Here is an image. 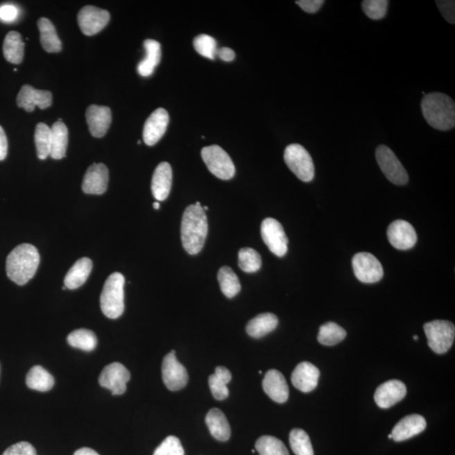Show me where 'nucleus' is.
Listing matches in <instances>:
<instances>
[{"label": "nucleus", "instance_id": "obj_1", "mask_svg": "<svg viewBox=\"0 0 455 455\" xmlns=\"http://www.w3.org/2000/svg\"><path fill=\"white\" fill-rule=\"evenodd\" d=\"M209 232L205 211L199 202L188 206L182 216V241L184 249L190 255H197L203 248Z\"/></svg>", "mask_w": 455, "mask_h": 455}, {"label": "nucleus", "instance_id": "obj_2", "mask_svg": "<svg viewBox=\"0 0 455 455\" xmlns=\"http://www.w3.org/2000/svg\"><path fill=\"white\" fill-rule=\"evenodd\" d=\"M40 255L33 245H19L9 254L6 260L8 277L18 285H25L36 274Z\"/></svg>", "mask_w": 455, "mask_h": 455}, {"label": "nucleus", "instance_id": "obj_3", "mask_svg": "<svg viewBox=\"0 0 455 455\" xmlns=\"http://www.w3.org/2000/svg\"><path fill=\"white\" fill-rule=\"evenodd\" d=\"M422 112L427 123L439 131L455 126V104L452 98L439 92L427 94L422 101Z\"/></svg>", "mask_w": 455, "mask_h": 455}, {"label": "nucleus", "instance_id": "obj_4", "mask_svg": "<svg viewBox=\"0 0 455 455\" xmlns=\"http://www.w3.org/2000/svg\"><path fill=\"white\" fill-rule=\"evenodd\" d=\"M124 284L125 277L120 273L111 274L105 282L101 294V309L110 319H117L124 312Z\"/></svg>", "mask_w": 455, "mask_h": 455}, {"label": "nucleus", "instance_id": "obj_5", "mask_svg": "<svg viewBox=\"0 0 455 455\" xmlns=\"http://www.w3.org/2000/svg\"><path fill=\"white\" fill-rule=\"evenodd\" d=\"M284 162L302 182H309L315 178V164L309 153L302 145H289L285 148Z\"/></svg>", "mask_w": 455, "mask_h": 455}, {"label": "nucleus", "instance_id": "obj_6", "mask_svg": "<svg viewBox=\"0 0 455 455\" xmlns=\"http://www.w3.org/2000/svg\"><path fill=\"white\" fill-rule=\"evenodd\" d=\"M429 346L438 354L448 352L454 343V325L448 320H433L424 325Z\"/></svg>", "mask_w": 455, "mask_h": 455}, {"label": "nucleus", "instance_id": "obj_7", "mask_svg": "<svg viewBox=\"0 0 455 455\" xmlns=\"http://www.w3.org/2000/svg\"><path fill=\"white\" fill-rule=\"evenodd\" d=\"M202 157L207 169L216 178L225 180L234 178L235 167L232 160L218 145L203 148Z\"/></svg>", "mask_w": 455, "mask_h": 455}, {"label": "nucleus", "instance_id": "obj_8", "mask_svg": "<svg viewBox=\"0 0 455 455\" xmlns=\"http://www.w3.org/2000/svg\"><path fill=\"white\" fill-rule=\"evenodd\" d=\"M375 155L384 175L390 182L397 186L406 185L409 180V176L406 169L389 147L380 145L376 150Z\"/></svg>", "mask_w": 455, "mask_h": 455}, {"label": "nucleus", "instance_id": "obj_9", "mask_svg": "<svg viewBox=\"0 0 455 455\" xmlns=\"http://www.w3.org/2000/svg\"><path fill=\"white\" fill-rule=\"evenodd\" d=\"M261 237L271 252L278 257L288 252L289 239L284 227L276 219L265 218L261 226Z\"/></svg>", "mask_w": 455, "mask_h": 455}, {"label": "nucleus", "instance_id": "obj_10", "mask_svg": "<svg viewBox=\"0 0 455 455\" xmlns=\"http://www.w3.org/2000/svg\"><path fill=\"white\" fill-rule=\"evenodd\" d=\"M352 264L355 276L360 282L375 284L382 280L383 266L374 255L368 252L356 254Z\"/></svg>", "mask_w": 455, "mask_h": 455}, {"label": "nucleus", "instance_id": "obj_11", "mask_svg": "<svg viewBox=\"0 0 455 455\" xmlns=\"http://www.w3.org/2000/svg\"><path fill=\"white\" fill-rule=\"evenodd\" d=\"M130 378V372L126 367L120 363H112L105 366L101 372L99 384L101 386L111 390L113 395H121L126 392L127 383Z\"/></svg>", "mask_w": 455, "mask_h": 455}, {"label": "nucleus", "instance_id": "obj_12", "mask_svg": "<svg viewBox=\"0 0 455 455\" xmlns=\"http://www.w3.org/2000/svg\"><path fill=\"white\" fill-rule=\"evenodd\" d=\"M162 379L169 390L178 391L183 389L188 382L186 368L179 362L175 350L164 357L162 363Z\"/></svg>", "mask_w": 455, "mask_h": 455}, {"label": "nucleus", "instance_id": "obj_13", "mask_svg": "<svg viewBox=\"0 0 455 455\" xmlns=\"http://www.w3.org/2000/svg\"><path fill=\"white\" fill-rule=\"evenodd\" d=\"M111 15L108 10L95 6H85L78 14L80 28L86 36H94L108 26Z\"/></svg>", "mask_w": 455, "mask_h": 455}, {"label": "nucleus", "instance_id": "obj_14", "mask_svg": "<svg viewBox=\"0 0 455 455\" xmlns=\"http://www.w3.org/2000/svg\"><path fill=\"white\" fill-rule=\"evenodd\" d=\"M387 237L392 246L402 250L413 248L418 241L417 232L413 226L402 219L390 223L388 227Z\"/></svg>", "mask_w": 455, "mask_h": 455}, {"label": "nucleus", "instance_id": "obj_15", "mask_svg": "<svg viewBox=\"0 0 455 455\" xmlns=\"http://www.w3.org/2000/svg\"><path fill=\"white\" fill-rule=\"evenodd\" d=\"M17 105L33 112L35 108L46 109L51 107L53 102L52 93L49 90L37 89L29 85H23L17 96Z\"/></svg>", "mask_w": 455, "mask_h": 455}, {"label": "nucleus", "instance_id": "obj_16", "mask_svg": "<svg viewBox=\"0 0 455 455\" xmlns=\"http://www.w3.org/2000/svg\"><path fill=\"white\" fill-rule=\"evenodd\" d=\"M109 171L104 164H93L88 168L82 183L86 194L102 195L108 190Z\"/></svg>", "mask_w": 455, "mask_h": 455}, {"label": "nucleus", "instance_id": "obj_17", "mask_svg": "<svg viewBox=\"0 0 455 455\" xmlns=\"http://www.w3.org/2000/svg\"><path fill=\"white\" fill-rule=\"evenodd\" d=\"M169 114L166 110L159 108L151 114L144 124V141L148 146H153L162 138L169 124Z\"/></svg>", "mask_w": 455, "mask_h": 455}, {"label": "nucleus", "instance_id": "obj_18", "mask_svg": "<svg viewBox=\"0 0 455 455\" xmlns=\"http://www.w3.org/2000/svg\"><path fill=\"white\" fill-rule=\"evenodd\" d=\"M86 121H87L90 135L95 138H102L108 131L112 123V111L108 107L92 105L86 110Z\"/></svg>", "mask_w": 455, "mask_h": 455}, {"label": "nucleus", "instance_id": "obj_19", "mask_svg": "<svg viewBox=\"0 0 455 455\" xmlns=\"http://www.w3.org/2000/svg\"><path fill=\"white\" fill-rule=\"evenodd\" d=\"M405 384L397 379L389 380L377 388L375 401L378 406L387 409L402 401L406 395Z\"/></svg>", "mask_w": 455, "mask_h": 455}, {"label": "nucleus", "instance_id": "obj_20", "mask_svg": "<svg viewBox=\"0 0 455 455\" xmlns=\"http://www.w3.org/2000/svg\"><path fill=\"white\" fill-rule=\"evenodd\" d=\"M262 387H264L265 393L273 402L285 403L288 401L289 386L281 372L277 370H270L266 372L264 381H262Z\"/></svg>", "mask_w": 455, "mask_h": 455}, {"label": "nucleus", "instance_id": "obj_21", "mask_svg": "<svg viewBox=\"0 0 455 455\" xmlns=\"http://www.w3.org/2000/svg\"><path fill=\"white\" fill-rule=\"evenodd\" d=\"M319 368L309 362L300 363L292 374V383L298 390L308 393L315 390L320 378Z\"/></svg>", "mask_w": 455, "mask_h": 455}, {"label": "nucleus", "instance_id": "obj_22", "mask_svg": "<svg viewBox=\"0 0 455 455\" xmlns=\"http://www.w3.org/2000/svg\"><path fill=\"white\" fill-rule=\"evenodd\" d=\"M427 422L421 415L413 414L402 418L392 430V438L395 442H402L422 433L426 429Z\"/></svg>", "mask_w": 455, "mask_h": 455}, {"label": "nucleus", "instance_id": "obj_23", "mask_svg": "<svg viewBox=\"0 0 455 455\" xmlns=\"http://www.w3.org/2000/svg\"><path fill=\"white\" fill-rule=\"evenodd\" d=\"M172 186L171 164L162 162L156 167L152 178V194L158 201H164L170 195Z\"/></svg>", "mask_w": 455, "mask_h": 455}, {"label": "nucleus", "instance_id": "obj_24", "mask_svg": "<svg viewBox=\"0 0 455 455\" xmlns=\"http://www.w3.org/2000/svg\"><path fill=\"white\" fill-rule=\"evenodd\" d=\"M206 423L212 436L221 442L229 440L231 435L230 426L222 411L218 408L211 409L207 414Z\"/></svg>", "mask_w": 455, "mask_h": 455}, {"label": "nucleus", "instance_id": "obj_25", "mask_svg": "<svg viewBox=\"0 0 455 455\" xmlns=\"http://www.w3.org/2000/svg\"><path fill=\"white\" fill-rule=\"evenodd\" d=\"M92 261L89 258L83 257L78 260L67 273L65 285L68 289L80 288L88 280L92 271Z\"/></svg>", "mask_w": 455, "mask_h": 455}, {"label": "nucleus", "instance_id": "obj_26", "mask_svg": "<svg viewBox=\"0 0 455 455\" xmlns=\"http://www.w3.org/2000/svg\"><path fill=\"white\" fill-rule=\"evenodd\" d=\"M278 319L272 313H264L250 320L246 325V332L253 338H261L275 329Z\"/></svg>", "mask_w": 455, "mask_h": 455}, {"label": "nucleus", "instance_id": "obj_27", "mask_svg": "<svg viewBox=\"0 0 455 455\" xmlns=\"http://www.w3.org/2000/svg\"><path fill=\"white\" fill-rule=\"evenodd\" d=\"M146 57L138 65V72L141 76H151L155 71V67L162 60V46L160 42L147 39L144 42Z\"/></svg>", "mask_w": 455, "mask_h": 455}, {"label": "nucleus", "instance_id": "obj_28", "mask_svg": "<svg viewBox=\"0 0 455 455\" xmlns=\"http://www.w3.org/2000/svg\"><path fill=\"white\" fill-rule=\"evenodd\" d=\"M25 43L22 35L17 31H10L6 35L3 45V53L6 60L11 64L19 65L24 58Z\"/></svg>", "mask_w": 455, "mask_h": 455}, {"label": "nucleus", "instance_id": "obj_29", "mask_svg": "<svg viewBox=\"0 0 455 455\" xmlns=\"http://www.w3.org/2000/svg\"><path fill=\"white\" fill-rule=\"evenodd\" d=\"M40 31V40L43 49L50 53H60L62 42L58 37L53 23L46 18H41L37 22Z\"/></svg>", "mask_w": 455, "mask_h": 455}, {"label": "nucleus", "instance_id": "obj_30", "mask_svg": "<svg viewBox=\"0 0 455 455\" xmlns=\"http://www.w3.org/2000/svg\"><path fill=\"white\" fill-rule=\"evenodd\" d=\"M52 142L50 155L53 160H61L66 156L69 142V131L62 121H58L51 128Z\"/></svg>", "mask_w": 455, "mask_h": 455}, {"label": "nucleus", "instance_id": "obj_31", "mask_svg": "<svg viewBox=\"0 0 455 455\" xmlns=\"http://www.w3.org/2000/svg\"><path fill=\"white\" fill-rule=\"evenodd\" d=\"M232 375L228 368L223 366L216 368L214 375H210L209 384L212 394L218 401H223L229 396L227 384L230 382Z\"/></svg>", "mask_w": 455, "mask_h": 455}, {"label": "nucleus", "instance_id": "obj_32", "mask_svg": "<svg viewBox=\"0 0 455 455\" xmlns=\"http://www.w3.org/2000/svg\"><path fill=\"white\" fill-rule=\"evenodd\" d=\"M26 386L31 390L46 392L53 389L54 379L44 368L34 366L31 368L26 379Z\"/></svg>", "mask_w": 455, "mask_h": 455}, {"label": "nucleus", "instance_id": "obj_33", "mask_svg": "<svg viewBox=\"0 0 455 455\" xmlns=\"http://www.w3.org/2000/svg\"><path fill=\"white\" fill-rule=\"evenodd\" d=\"M218 280L221 291L227 298L232 299L241 290L240 280L234 271L229 266H223L218 271Z\"/></svg>", "mask_w": 455, "mask_h": 455}, {"label": "nucleus", "instance_id": "obj_34", "mask_svg": "<svg viewBox=\"0 0 455 455\" xmlns=\"http://www.w3.org/2000/svg\"><path fill=\"white\" fill-rule=\"evenodd\" d=\"M70 346L86 352H92L97 346V337L87 329H76L67 337Z\"/></svg>", "mask_w": 455, "mask_h": 455}, {"label": "nucleus", "instance_id": "obj_35", "mask_svg": "<svg viewBox=\"0 0 455 455\" xmlns=\"http://www.w3.org/2000/svg\"><path fill=\"white\" fill-rule=\"evenodd\" d=\"M347 332L334 323H325L320 327L318 341L325 346H335L346 338Z\"/></svg>", "mask_w": 455, "mask_h": 455}, {"label": "nucleus", "instance_id": "obj_36", "mask_svg": "<svg viewBox=\"0 0 455 455\" xmlns=\"http://www.w3.org/2000/svg\"><path fill=\"white\" fill-rule=\"evenodd\" d=\"M52 132L51 128L45 123H38L35 131V144H36L38 158L44 160L50 155Z\"/></svg>", "mask_w": 455, "mask_h": 455}, {"label": "nucleus", "instance_id": "obj_37", "mask_svg": "<svg viewBox=\"0 0 455 455\" xmlns=\"http://www.w3.org/2000/svg\"><path fill=\"white\" fill-rule=\"evenodd\" d=\"M289 443L296 455H314L311 438L305 431L293 429L289 434Z\"/></svg>", "mask_w": 455, "mask_h": 455}, {"label": "nucleus", "instance_id": "obj_38", "mask_svg": "<svg viewBox=\"0 0 455 455\" xmlns=\"http://www.w3.org/2000/svg\"><path fill=\"white\" fill-rule=\"evenodd\" d=\"M256 449L260 455H289L284 443L273 436H262L256 443Z\"/></svg>", "mask_w": 455, "mask_h": 455}, {"label": "nucleus", "instance_id": "obj_39", "mask_svg": "<svg viewBox=\"0 0 455 455\" xmlns=\"http://www.w3.org/2000/svg\"><path fill=\"white\" fill-rule=\"evenodd\" d=\"M239 266L247 273L257 272L261 268V257L256 250L252 248H242L239 252Z\"/></svg>", "mask_w": 455, "mask_h": 455}, {"label": "nucleus", "instance_id": "obj_40", "mask_svg": "<svg viewBox=\"0 0 455 455\" xmlns=\"http://www.w3.org/2000/svg\"><path fill=\"white\" fill-rule=\"evenodd\" d=\"M194 45L196 51L204 58L214 60L217 55V42L209 35H200L194 39Z\"/></svg>", "mask_w": 455, "mask_h": 455}, {"label": "nucleus", "instance_id": "obj_41", "mask_svg": "<svg viewBox=\"0 0 455 455\" xmlns=\"http://www.w3.org/2000/svg\"><path fill=\"white\" fill-rule=\"evenodd\" d=\"M389 1L387 0H364L362 3L363 12L368 18L380 19L386 17Z\"/></svg>", "mask_w": 455, "mask_h": 455}, {"label": "nucleus", "instance_id": "obj_42", "mask_svg": "<svg viewBox=\"0 0 455 455\" xmlns=\"http://www.w3.org/2000/svg\"><path fill=\"white\" fill-rule=\"evenodd\" d=\"M154 455H185V452L178 438L169 436L160 443Z\"/></svg>", "mask_w": 455, "mask_h": 455}, {"label": "nucleus", "instance_id": "obj_43", "mask_svg": "<svg viewBox=\"0 0 455 455\" xmlns=\"http://www.w3.org/2000/svg\"><path fill=\"white\" fill-rule=\"evenodd\" d=\"M2 455H37V450L30 443L19 442L8 448Z\"/></svg>", "mask_w": 455, "mask_h": 455}, {"label": "nucleus", "instance_id": "obj_44", "mask_svg": "<svg viewBox=\"0 0 455 455\" xmlns=\"http://www.w3.org/2000/svg\"><path fill=\"white\" fill-rule=\"evenodd\" d=\"M436 3L443 18H445L447 22H449L450 24H454L455 2L451 1V0H445H445H443V1L439 0V1H436Z\"/></svg>", "mask_w": 455, "mask_h": 455}, {"label": "nucleus", "instance_id": "obj_45", "mask_svg": "<svg viewBox=\"0 0 455 455\" xmlns=\"http://www.w3.org/2000/svg\"><path fill=\"white\" fill-rule=\"evenodd\" d=\"M19 10L13 5H3L0 6V19L6 22H14L17 18Z\"/></svg>", "mask_w": 455, "mask_h": 455}, {"label": "nucleus", "instance_id": "obj_46", "mask_svg": "<svg viewBox=\"0 0 455 455\" xmlns=\"http://www.w3.org/2000/svg\"><path fill=\"white\" fill-rule=\"evenodd\" d=\"M302 10L309 14L316 13L323 6V0H299L296 1Z\"/></svg>", "mask_w": 455, "mask_h": 455}, {"label": "nucleus", "instance_id": "obj_47", "mask_svg": "<svg viewBox=\"0 0 455 455\" xmlns=\"http://www.w3.org/2000/svg\"><path fill=\"white\" fill-rule=\"evenodd\" d=\"M8 154V140L3 128L0 126V162L6 158Z\"/></svg>", "mask_w": 455, "mask_h": 455}, {"label": "nucleus", "instance_id": "obj_48", "mask_svg": "<svg viewBox=\"0 0 455 455\" xmlns=\"http://www.w3.org/2000/svg\"><path fill=\"white\" fill-rule=\"evenodd\" d=\"M217 55L221 60L225 62H231L234 60L235 53L234 51L229 48H222L217 51Z\"/></svg>", "mask_w": 455, "mask_h": 455}, {"label": "nucleus", "instance_id": "obj_49", "mask_svg": "<svg viewBox=\"0 0 455 455\" xmlns=\"http://www.w3.org/2000/svg\"><path fill=\"white\" fill-rule=\"evenodd\" d=\"M74 455H100L96 451L89 448H82L76 451Z\"/></svg>", "mask_w": 455, "mask_h": 455}, {"label": "nucleus", "instance_id": "obj_50", "mask_svg": "<svg viewBox=\"0 0 455 455\" xmlns=\"http://www.w3.org/2000/svg\"><path fill=\"white\" fill-rule=\"evenodd\" d=\"M153 207H154V209L156 210L160 209V205L159 202L154 203V204H153Z\"/></svg>", "mask_w": 455, "mask_h": 455}, {"label": "nucleus", "instance_id": "obj_51", "mask_svg": "<svg viewBox=\"0 0 455 455\" xmlns=\"http://www.w3.org/2000/svg\"><path fill=\"white\" fill-rule=\"evenodd\" d=\"M413 339L415 340V341L418 340V336L417 335H415L413 336Z\"/></svg>", "mask_w": 455, "mask_h": 455}, {"label": "nucleus", "instance_id": "obj_52", "mask_svg": "<svg viewBox=\"0 0 455 455\" xmlns=\"http://www.w3.org/2000/svg\"><path fill=\"white\" fill-rule=\"evenodd\" d=\"M389 438H390V439L392 438V435L391 434L389 435Z\"/></svg>", "mask_w": 455, "mask_h": 455}, {"label": "nucleus", "instance_id": "obj_53", "mask_svg": "<svg viewBox=\"0 0 455 455\" xmlns=\"http://www.w3.org/2000/svg\"><path fill=\"white\" fill-rule=\"evenodd\" d=\"M252 454H254L255 453V449H252Z\"/></svg>", "mask_w": 455, "mask_h": 455}]
</instances>
